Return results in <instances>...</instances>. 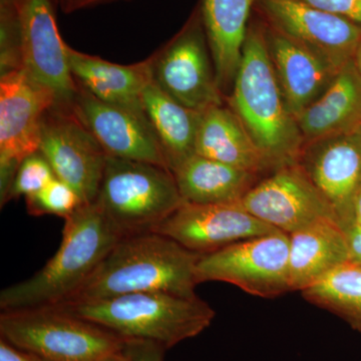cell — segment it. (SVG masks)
Returning <instances> with one entry per match:
<instances>
[{"label":"cell","instance_id":"cell-1","mask_svg":"<svg viewBox=\"0 0 361 361\" xmlns=\"http://www.w3.org/2000/svg\"><path fill=\"white\" fill-rule=\"evenodd\" d=\"M200 256L159 233L123 236L66 302L140 292L196 296L197 263Z\"/></svg>","mask_w":361,"mask_h":361},{"label":"cell","instance_id":"cell-2","mask_svg":"<svg viewBox=\"0 0 361 361\" xmlns=\"http://www.w3.org/2000/svg\"><path fill=\"white\" fill-rule=\"evenodd\" d=\"M230 103L268 168L298 163L305 142L285 99L266 35L253 26L247 32Z\"/></svg>","mask_w":361,"mask_h":361},{"label":"cell","instance_id":"cell-3","mask_svg":"<svg viewBox=\"0 0 361 361\" xmlns=\"http://www.w3.org/2000/svg\"><path fill=\"white\" fill-rule=\"evenodd\" d=\"M122 238L97 203L84 204L65 219L59 250L33 276L4 288L2 311L66 302Z\"/></svg>","mask_w":361,"mask_h":361},{"label":"cell","instance_id":"cell-4","mask_svg":"<svg viewBox=\"0 0 361 361\" xmlns=\"http://www.w3.org/2000/svg\"><path fill=\"white\" fill-rule=\"evenodd\" d=\"M63 310L123 338L146 339L172 348L208 329L215 310L198 296L140 292L61 304Z\"/></svg>","mask_w":361,"mask_h":361},{"label":"cell","instance_id":"cell-5","mask_svg":"<svg viewBox=\"0 0 361 361\" xmlns=\"http://www.w3.org/2000/svg\"><path fill=\"white\" fill-rule=\"evenodd\" d=\"M94 203L123 237L153 231L184 200L169 169L109 156Z\"/></svg>","mask_w":361,"mask_h":361},{"label":"cell","instance_id":"cell-6","mask_svg":"<svg viewBox=\"0 0 361 361\" xmlns=\"http://www.w3.org/2000/svg\"><path fill=\"white\" fill-rule=\"evenodd\" d=\"M0 336L45 361H103L125 338L61 306L2 311Z\"/></svg>","mask_w":361,"mask_h":361},{"label":"cell","instance_id":"cell-7","mask_svg":"<svg viewBox=\"0 0 361 361\" xmlns=\"http://www.w3.org/2000/svg\"><path fill=\"white\" fill-rule=\"evenodd\" d=\"M197 281L226 282L262 298H274L291 291L289 235L277 231L201 254Z\"/></svg>","mask_w":361,"mask_h":361},{"label":"cell","instance_id":"cell-8","mask_svg":"<svg viewBox=\"0 0 361 361\" xmlns=\"http://www.w3.org/2000/svg\"><path fill=\"white\" fill-rule=\"evenodd\" d=\"M208 49L199 4L182 30L149 56L153 78L159 87L199 113L224 104Z\"/></svg>","mask_w":361,"mask_h":361},{"label":"cell","instance_id":"cell-9","mask_svg":"<svg viewBox=\"0 0 361 361\" xmlns=\"http://www.w3.org/2000/svg\"><path fill=\"white\" fill-rule=\"evenodd\" d=\"M39 153L56 177L73 188L85 204L96 202L109 156L73 106L54 104L45 113Z\"/></svg>","mask_w":361,"mask_h":361},{"label":"cell","instance_id":"cell-10","mask_svg":"<svg viewBox=\"0 0 361 361\" xmlns=\"http://www.w3.org/2000/svg\"><path fill=\"white\" fill-rule=\"evenodd\" d=\"M54 104L51 92L25 71L0 77V202L23 161L39 151L42 120Z\"/></svg>","mask_w":361,"mask_h":361},{"label":"cell","instance_id":"cell-11","mask_svg":"<svg viewBox=\"0 0 361 361\" xmlns=\"http://www.w3.org/2000/svg\"><path fill=\"white\" fill-rule=\"evenodd\" d=\"M20 35V70L51 92L59 106H73L77 84L56 25L54 0H14Z\"/></svg>","mask_w":361,"mask_h":361},{"label":"cell","instance_id":"cell-12","mask_svg":"<svg viewBox=\"0 0 361 361\" xmlns=\"http://www.w3.org/2000/svg\"><path fill=\"white\" fill-rule=\"evenodd\" d=\"M240 202L259 220L288 235L318 221L337 220L329 202L298 164L277 169Z\"/></svg>","mask_w":361,"mask_h":361},{"label":"cell","instance_id":"cell-13","mask_svg":"<svg viewBox=\"0 0 361 361\" xmlns=\"http://www.w3.org/2000/svg\"><path fill=\"white\" fill-rule=\"evenodd\" d=\"M297 164L329 202L345 231L355 222L361 189V127L307 142Z\"/></svg>","mask_w":361,"mask_h":361},{"label":"cell","instance_id":"cell-14","mask_svg":"<svg viewBox=\"0 0 361 361\" xmlns=\"http://www.w3.org/2000/svg\"><path fill=\"white\" fill-rule=\"evenodd\" d=\"M277 231L249 213L238 201L212 205L184 202L152 232L174 240L189 250L206 254Z\"/></svg>","mask_w":361,"mask_h":361},{"label":"cell","instance_id":"cell-15","mask_svg":"<svg viewBox=\"0 0 361 361\" xmlns=\"http://www.w3.org/2000/svg\"><path fill=\"white\" fill-rule=\"evenodd\" d=\"M73 109L108 156L169 169L146 114L102 101L78 84Z\"/></svg>","mask_w":361,"mask_h":361},{"label":"cell","instance_id":"cell-16","mask_svg":"<svg viewBox=\"0 0 361 361\" xmlns=\"http://www.w3.org/2000/svg\"><path fill=\"white\" fill-rule=\"evenodd\" d=\"M274 28L322 54L337 71L353 61L361 26L302 0H261Z\"/></svg>","mask_w":361,"mask_h":361},{"label":"cell","instance_id":"cell-17","mask_svg":"<svg viewBox=\"0 0 361 361\" xmlns=\"http://www.w3.org/2000/svg\"><path fill=\"white\" fill-rule=\"evenodd\" d=\"M266 39L285 99L296 118L322 96L339 71L322 54L276 28Z\"/></svg>","mask_w":361,"mask_h":361},{"label":"cell","instance_id":"cell-18","mask_svg":"<svg viewBox=\"0 0 361 361\" xmlns=\"http://www.w3.org/2000/svg\"><path fill=\"white\" fill-rule=\"evenodd\" d=\"M68 66L75 84L97 99L137 113H145L142 92L153 80L151 58L123 66L66 47Z\"/></svg>","mask_w":361,"mask_h":361},{"label":"cell","instance_id":"cell-19","mask_svg":"<svg viewBox=\"0 0 361 361\" xmlns=\"http://www.w3.org/2000/svg\"><path fill=\"white\" fill-rule=\"evenodd\" d=\"M348 262L345 231L336 219L318 221L289 235L291 291H303Z\"/></svg>","mask_w":361,"mask_h":361},{"label":"cell","instance_id":"cell-20","mask_svg":"<svg viewBox=\"0 0 361 361\" xmlns=\"http://www.w3.org/2000/svg\"><path fill=\"white\" fill-rule=\"evenodd\" d=\"M296 121L305 145L361 127V75L353 61L336 73Z\"/></svg>","mask_w":361,"mask_h":361},{"label":"cell","instance_id":"cell-21","mask_svg":"<svg viewBox=\"0 0 361 361\" xmlns=\"http://www.w3.org/2000/svg\"><path fill=\"white\" fill-rule=\"evenodd\" d=\"M255 0H201L202 18L216 78L223 94L232 90Z\"/></svg>","mask_w":361,"mask_h":361},{"label":"cell","instance_id":"cell-22","mask_svg":"<svg viewBox=\"0 0 361 361\" xmlns=\"http://www.w3.org/2000/svg\"><path fill=\"white\" fill-rule=\"evenodd\" d=\"M195 149L196 155L257 175L268 168L238 116L224 106L201 114Z\"/></svg>","mask_w":361,"mask_h":361},{"label":"cell","instance_id":"cell-23","mask_svg":"<svg viewBox=\"0 0 361 361\" xmlns=\"http://www.w3.org/2000/svg\"><path fill=\"white\" fill-rule=\"evenodd\" d=\"M185 203L196 205L241 201L255 185V173L199 155L188 159L174 172Z\"/></svg>","mask_w":361,"mask_h":361},{"label":"cell","instance_id":"cell-24","mask_svg":"<svg viewBox=\"0 0 361 361\" xmlns=\"http://www.w3.org/2000/svg\"><path fill=\"white\" fill-rule=\"evenodd\" d=\"M142 106L158 137L171 172L196 155L201 114L180 104L151 80L142 92Z\"/></svg>","mask_w":361,"mask_h":361},{"label":"cell","instance_id":"cell-25","mask_svg":"<svg viewBox=\"0 0 361 361\" xmlns=\"http://www.w3.org/2000/svg\"><path fill=\"white\" fill-rule=\"evenodd\" d=\"M302 295L361 332V265L348 262L304 289Z\"/></svg>","mask_w":361,"mask_h":361},{"label":"cell","instance_id":"cell-26","mask_svg":"<svg viewBox=\"0 0 361 361\" xmlns=\"http://www.w3.org/2000/svg\"><path fill=\"white\" fill-rule=\"evenodd\" d=\"M25 203L30 215H54L63 219L85 204L73 188L56 177L39 193L26 197Z\"/></svg>","mask_w":361,"mask_h":361},{"label":"cell","instance_id":"cell-27","mask_svg":"<svg viewBox=\"0 0 361 361\" xmlns=\"http://www.w3.org/2000/svg\"><path fill=\"white\" fill-rule=\"evenodd\" d=\"M56 178L49 161L39 152L28 156L16 171L6 198L0 202L4 207L8 202L20 197H30L39 193Z\"/></svg>","mask_w":361,"mask_h":361},{"label":"cell","instance_id":"cell-28","mask_svg":"<svg viewBox=\"0 0 361 361\" xmlns=\"http://www.w3.org/2000/svg\"><path fill=\"white\" fill-rule=\"evenodd\" d=\"M167 349L155 341L125 338L123 351L129 361H165Z\"/></svg>","mask_w":361,"mask_h":361},{"label":"cell","instance_id":"cell-29","mask_svg":"<svg viewBox=\"0 0 361 361\" xmlns=\"http://www.w3.org/2000/svg\"><path fill=\"white\" fill-rule=\"evenodd\" d=\"M326 13L348 18L361 26V0H302Z\"/></svg>","mask_w":361,"mask_h":361},{"label":"cell","instance_id":"cell-30","mask_svg":"<svg viewBox=\"0 0 361 361\" xmlns=\"http://www.w3.org/2000/svg\"><path fill=\"white\" fill-rule=\"evenodd\" d=\"M0 361H45L39 356L16 348L0 337Z\"/></svg>","mask_w":361,"mask_h":361},{"label":"cell","instance_id":"cell-31","mask_svg":"<svg viewBox=\"0 0 361 361\" xmlns=\"http://www.w3.org/2000/svg\"><path fill=\"white\" fill-rule=\"evenodd\" d=\"M350 262L361 265V223L353 222L345 230Z\"/></svg>","mask_w":361,"mask_h":361},{"label":"cell","instance_id":"cell-32","mask_svg":"<svg viewBox=\"0 0 361 361\" xmlns=\"http://www.w3.org/2000/svg\"><path fill=\"white\" fill-rule=\"evenodd\" d=\"M54 1L63 13H71L89 8V7L99 6V4L118 1V0H54Z\"/></svg>","mask_w":361,"mask_h":361},{"label":"cell","instance_id":"cell-33","mask_svg":"<svg viewBox=\"0 0 361 361\" xmlns=\"http://www.w3.org/2000/svg\"><path fill=\"white\" fill-rule=\"evenodd\" d=\"M355 222L361 223V189L356 198L355 206Z\"/></svg>","mask_w":361,"mask_h":361},{"label":"cell","instance_id":"cell-34","mask_svg":"<svg viewBox=\"0 0 361 361\" xmlns=\"http://www.w3.org/2000/svg\"><path fill=\"white\" fill-rule=\"evenodd\" d=\"M103 361H129L128 360L127 355L123 353V351H120V353H114L108 357L104 358Z\"/></svg>","mask_w":361,"mask_h":361},{"label":"cell","instance_id":"cell-35","mask_svg":"<svg viewBox=\"0 0 361 361\" xmlns=\"http://www.w3.org/2000/svg\"><path fill=\"white\" fill-rule=\"evenodd\" d=\"M353 63H355L356 68H357L361 75V44L358 47L357 51H356L355 58H353Z\"/></svg>","mask_w":361,"mask_h":361}]
</instances>
